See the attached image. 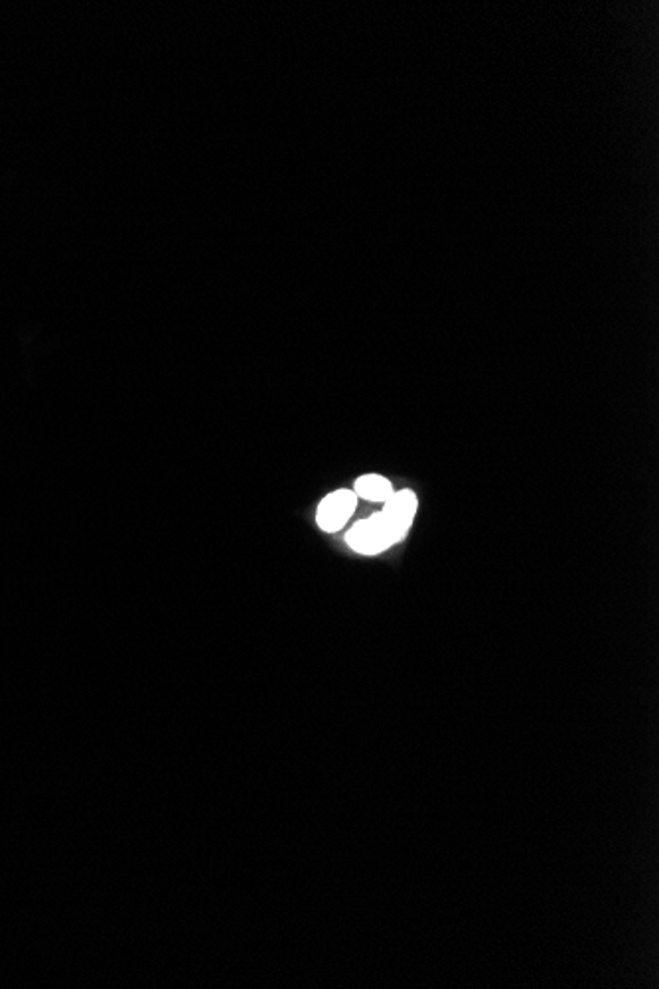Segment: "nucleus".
Wrapping results in <instances>:
<instances>
[{
    "label": "nucleus",
    "instance_id": "1",
    "mask_svg": "<svg viewBox=\"0 0 659 989\" xmlns=\"http://www.w3.org/2000/svg\"><path fill=\"white\" fill-rule=\"evenodd\" d=\"M346 541L358 553L375 556V553L385 551L387 547H392L393 544L402 541V537L385 520V515L380 512V514L371 515L370 520L358 522L356 526L351 527L346 536Z\"/></svg>",
    "mask_w": 659,
    "mask_h": 989
},
{
    "label": "nucleus",
    "instance_id": "2",
    "mask_svg": "<svg viewBox=\"0 0 659 989\" xmlns=\"http://www.w3.org/2000/svg\"><path fill=\"white\" fill-rule=\"evenodd\" d=\"M356 504H358V496L350 490H336L326 496L320 502L319 512H316L320 529H324V532L342 529L348 524L351 514L356 512Z\"/></svg>",
    "mask_w": 659,
    "mask_h": 989
},
{
    "label": "nucleus",
    "instance_id": "3",
    "mask_svg": "<svg viewBox=\"0 0 659 989\" xmlns=\"http://www.w3.org/2000/svg\"><path fill=\"white\" fill-rule=\"evenodd\" d=\"M417 505H419L417 496L412 494L411 490L397 492L385 502L382 514L385 515V520L392 524L393 529L399 534L402 539L411 527L415 514H417Z\"/></svg>",
    "mask_w": 659,
    "mask_h": 989
},
{
    "label": "nucleus",
    "instance_id": "4",
    "mask_svg": "<svg viewBox=\"0 0 659 989\" xmlns=\"http://www.w3.org/2000/svg\"><path fill=\"white\" fill-rule=\"evenodd\" d=\"M395 494L392 482L380 475H363L356 480V496L370 502H387Z\"/></svg>",
    "mask_w": 659,
    "mask_h": 989
}]
</instances>
